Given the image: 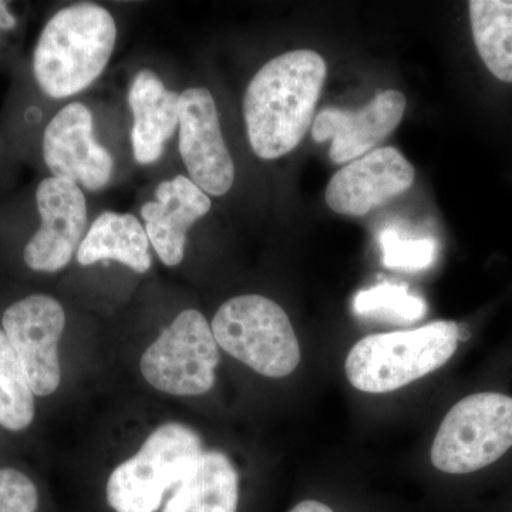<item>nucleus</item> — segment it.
<instances>
[{
    "label": "nucleus",
    "instance_id": "f8f14e48",
    "mask_svg": "<svg viewBox=\"0 0 512 512\" xmlns=\"http://www.w3.org/2000/svg\"><path fill=\"white\" fill-rule=\"evenodd\" d=\"M416 171L394 147H382L335 174L326 188V202L336 214L362 217L412 187Z\"/></svg>",
    "mask_w": 512,
    "mask_h": 512
},
{
    "label": "nucleus",
    "instance_id": "412c9836",
    "mask_svg": "<svg viewBox=\"0 0 512 512\" xmlns=\"http://www.w3.org/2000/svg\"><path fill=\"white\" fill-rule=\"evenodd\" d=\"M383 264L403 271H420L433 265L437 244L430 238H403L393 229H384L379 235Z\"/></svg>",
    "mask_w": 512,
    "mask_h": 512
},
{
    "label": "nucleus",
    "instance_id": "9d476101",
    "mask_svg": "<svg viewBox=\"0 0 512 512\" xmlns=\"http://www.w3.org/2000/svg\"><path fill=\"white\" fill-rule=\"evenodd\" d=\"M180 154L191 181L205 194L222 197L232 188L235 167L222 137L210 90L191 87L180 96Z\"/></svg>",
    "mask_w": 512,
    "mask_h": 512
},
{
    "label": "nucleus",
    "instance_id": "f257e3e1",
    "mask_svg": "<svg viewBox=\"0 0 512 512\" xmlns=\"http://www.w3.org/2000/svg\"><path fill=\"white\" fill-rule=\"evenodd\" d=\"M325 59L313 50L276 56L255 74L244 97V117L252 150L276 160L299 146L311 127L325 84Z\"/></svg>",
    "mask_w": 512,
    "mask_h": 512
},
{
    "label": "nucleus",
    "instance_id": "423d86ee",
    "mask_svg": "<svg viewBox=\"0 0 512 512\" xmlns=\"http://www.w3.org/2000/svg\"><path fill=\"white\" fill-rule=\"evenodd\" d=\"M204 453L191 427L168 423L144 441L136 456L111 473L107 505L113 512H158L167 495Z\"/></svg>",
    "mask_w": 512,
    "mask_h": 512
},
{
    "label": "nucleus",
    "instance_id": "ddd939ff",
    "mask_svg": "<svg viewBox=\"0 0 512 512\" xmlns=\"http://www.w3.org/2000/svg\"><path fill=\"white\" fill-rule=\"evenodd\" d=\"M406 97L397 90H384L360 110L325 109L313 120L316 143L332 141L330 160L345 164L366 156L399 126L406 110Z\"/></svg>",
    "mask_w": 512,
    "mask_h": 512
},
{
    "label": "nucleus",
    "instance_id": "dca6fc26",
    "mask_svg": "<svg viewBox=\"0 0 512 512\" xmlns=\"http://www.w3.org/2000/svg\"><path fill=\"white\" fill-rule=\"evenodd\" d=\"M239 474L221 451L202 453L158 512H239Z\"/></svg>",
    "mask_w": 512,
    "mask_h": 512
},
{
    "label": "nucleus",
    "instance_id": "b1692460",
    "mask_svg": "<svg viewBox=\"0 0 512 512\" xmlns=\"http://www.w3.org/2000/svg\"><path fill=\"white\" fill-rule=\"evenodd\" d=\"M288 512H338L332 505L325 501L316 500V498H306L296 505H293Z\"/></svg>",
    "mask_w": 512,
    "mask_h": 512
},
{
    "label": "nucleus",
    "instance_id": "393cba45",
    "mask_svg": "<svg viewBox=\"0 0 512 512\" xmlns=\"http://www.w3.org/2000/svg\"><path fill=\"white\" fill-rule=\"evenodd\" d=\"M0 429H2V427H0ZM3 430V429H2Z\"/></svg>",
    "mask_w": 512,
    "mask_h": 512
},
{
    "label": "nucleus",
    "instance_id": "4be33fe9",
    "mask_svg": "<svg viewBox=\"0 0 512 512\" xmlns=\"http://www.w3.org/2000/svg\"><path fill=\"white\" fill-rule=\"evenodd\" d=\"M0 512H46L45 495L35 478L0 464Z\"/></svg>",
    "mask_w": 512,
    "mask_h": 512
},
{
    "label": "nucleus",
    "instance_id": "4468645a",
    "mask_svg": "<svg viewBox=\"0 0 512 512\" xmlns=\"http://www.w3.org/2000/svg\"><path fill=\"white\" fill-rule=\"evenodd\" d=\"M211 210V200L191 178L177 175L163 181L156 190V201L141 208L147 237L163 264L177 266L184 259L188 229Z\"/></svg>",
    "mask_w": 512,
    "mask_h": 512
},
{
    "label": "nucleus",
    "instance_id": "a211bd4d",
    "mask_svg": "<svg viewBox=\"0 0 512 512\" xmlns=\"http://www.w3.org/2000/svg\"><path fill=\"white\" fill-rule=\"evenodd\" d=\"M471 32L488 72L512 84V0L468 2Z\"/></svg>",
    "mask_w": 512,
    "mask_h": 512
},
{
    "label": "nucleus",
    "instance_id": "39448f33",
    "mask_svg": "<svg viewBox=\"0 0 512 512\" xmlns=\"http://www.w3.org/2000/svg\"><path fill=\"white\" fill-rule=\"evenodd\" d=\"M211 328L220 348L259 375L282 379L301 362V346L289 316L265 296L229 299L215 313Z\"/></svg>",
    "mask_w": 512,
    "mask_h": 512
},
{
    "label": "nucleus",
    "instance_id": "20e7f679",
    "mask_svg": "<svg viewBox=\"0 0 512 512\" xmlns=\"http://www.w3.org/2000/svg\"><path fill=\"white\" fill-rule=\"evenodd\" d=\"M512 451V394L483 390L458 400L441 421L431 463L444 474L468 476Z\"/></svg>",
    "mask_w": 512,
    "mask_h": 512
},
{
    "label": "nucleus",
    "instance_id": "0eeeda50",
    "mask_svg": "<svg viewBox=\"0 0 512 512\" xmlns=\"http://www.w3.org/2000/svg\"><path fill=\"white\" fill-rule=\"evenodd\" d=\"M220 350L201 312H181L141 357V373L154 389L173 396H201L215 384Z\"/></svg>",
    "mask_w": 512,
    "mask_h": 512
},
{
    "label": "nucleus",
    "instance_id": "f03ea898",
    "mask_svg": "<svg viewBox=\"0 0 512 512\" xmlns=\"http://www.w3.org/2000/svg\"><path fill=\"white\" fill-rule=\"evenodd\" d=\"M109 10L94 3L60 9L37 37L32 76L40 93L62 100L83 92L103 73L116 46Z\"/></svg>",
    "mask_w": 512,
    "mask_h": 512
},
{
    "label": "nucleus",
    "instance_id": "6e6552de",
    "mask_svg": "<svg viewBox=\"0 0 512 512\" xmlns=\"http://www.w3.org/2000/svg\"><path fill=\"white\" fill-rule=\"evenodd\" d=\"M0 325L36 399L55 394L62 383L59 343L66 328L62 303L47 293H29L5 306Z\"/></svg>",
    "mask_w": 512,
    "mask_h": 512
},
{
    "label": "nucleus",
    "instance_id": "aec40b11",
    "mask_svg": "<svg viewBox=\"0 0 512 512\" xmlns=\"http://www.w3.org/2000/svg\"><path fill=\"white\" fill-rule=\"evenodd\" d=\"M353 311L366 318L407 323L419 320L426 315V302L413 295L403 285L383 284L360 291L353 299Z\"/></svg>",
    "mask_w": 512,
    "mask_h": 512
},
{
    "label": "nucleus",
    "instance_id": "9b49d317",
    "mask_svg": "<svg viewBox=\"0 0 512 512\" xmlns=\"http://www.w3.org/2000/svg\"><path fill=\"white\" fill-rule=\"evenodd\" d=\"M42 158L52 177L72 181L90 191L109 184L114 161L93 134L92 111L70 103L57 111L42 134Z\"/></svg>",
    "mask_w": 512,
    "mask_h": 512
},
{
    "label": "nucleus",
    "instance_id": "1a4fd4ad",
    "mask_svg": "<svg viewBox=\"0 0 512 512\" xmlns=\"http://www.w3.org/2000/svg\"><path fill=\"white\" fill-rule=\"evenodd\" d=\"M39 227L22 248V262L35 274L63 271L76 254L87 224L82 188L72 181L47 177L35 191Z\"/></svg>",
    "mask_w": 512,
    "mask_h": 512
},
{
    "label": "nucleus",
    "instance_id": "2eb2a0df",
    "mask_svg": "<svg viewBox=\"0 0 512 512\" xmlns=\"http://www.w3.org/2000/svg\"><path fill=\"white\" fill-rule=\"evenodd\" d=\"M128 104L134 119V158L140 164L156 163L180 121V94L168 90L156 73L141 70L131 84Z\"/></svg>",
    "mask_w": 512,
    "mask_h": 512
},
{
    "label": "nucleus",
    "instance_id": "6ab92c4d",
    "mask_svg": "<svg viewBox=\"0 0 512 512\" xmlns=\"http://www.w3.org/2000/svg\"><path fill=\"white\" fill-rule=\"evenodd\" d=\"M35 419V394L0 325V427L8 433H23L33 426Z\"/></svg>",
    "mask_w": 512,
    "mask_h": 512
},
{
    "label": "nucleus",
    "instance_id": "7ed1b4c3",
    "mask_svg": "<svg viewBox=\"0 0 512 512\" xmlns=\"http://www.w3.org/2000/svg\"><path fill=\"white\" fill-rule=\"evenodd\" d=\"M464 339L463 326L453 320L366 336L350 349L346 376L360 392H394L446 365Z\"/></svg>",
    "mask_w": 512,
    "mask_h": 512
},
{
    "label": "nucleus",
    "instance_id": "f3484780",
    "mask_svg": "<svg viewBox=\"0 0 512 512\" xmlns=\"http://www.w3.org/2000/svg\"><path fill=\"white\" fill-rule=\"evenodd\" d=\"M99 261L120 262L137 274L151 268L150 239L134 215L107 211L93 222L77 249V262L89 266Z\"/></svg>",
    "mask_w": 512,
    "mask_h": 512
},
{
    "label": "nucleus",
    "instance_id": "5701e85b",
    "mask_svg": "<svg viewBox=\"0 0 512 512\" xmlns=\"http://www.w3.org/2000/svg\"><path fill=\"white\" fill-rule=\"evenodd\" d=\"M18 26V18L10 9V3L0 0V40L5 33L12 32Z\"/></svg>",
    "mask_w": 512,
    "mask_h": 512
}]
</instances>
